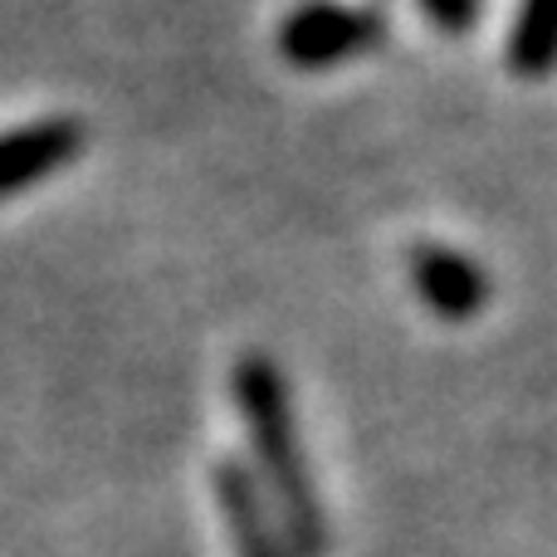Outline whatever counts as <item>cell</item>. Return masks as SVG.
<instances>
[{
	"label": "cell",
	"instance_id": "cell-1",
	"mask_svg": "<svg viewBox=\"0 0 557 557\" xmlns=\"http://www.w3.org/2000/svg\"><path fill=\"white\" fill-rule=\"evenodd\" d=\"M231 396L245 416V431H250L255 460H260L278 539H284L288 557H327V513H323V499H318L313 474H308L284 372L264 352L235 357Z\"/></svg>",
	"mask_w": 557,
	"mask_h": 557
},
{
	"label": "cell",
	"instance_id": "cell-2",
	"mask_svg": "<svg viewBox=\"0 0 557 557\" xmlns=\"http://www.w3.org/2000/svg\"><path fill=\"white\" fill-rule=\"evenodd\" d=\"M386 39V15L372 5H337V0H313L298 5L278 25V54L294 69H333L343 59H357Z\"/></svg>",
	"mask_w": 557,
	"mask_h": 557
},
{
	"label": "cell",
	"instance_id": "cell-3",
	"mask_svg": "<svg viewBox=\"0 0 557 557\" xmlns=\"http://www.w3.org/2000/svg\"><path fill=\"white\" fill-rule=\"evenodd\" d=\"M84 127L74 117H39L15 133H0V201L29 191L84 152Z\"/></svg>",
	"mask_w": 557,
	"mask_h": 557
},
{
	"label": "cell",
	"instance_id": "cell-4",
	"mask_svg": "<svg viewBox=\"0 0 557 557\" xmlns=\"http://www.w3.org/2000/svg\"><path fill=\"white\" fill-rule=\"evenodd\" d=\"M411 284L421 294V304L445 323H465V318L484 313V304H490V274L450 245H416Z\"/></svg>",
	"mask_w": 557,
	"mask_h": 557
},
{
	"label": "cell",
	"instance_id": "cell-5",
	"mask_svg": "<svg viewBox=\"0 0 557 557\" xmlns=\"http://www.w3.org/2000/svg\"><path fill=\"white\" fill-rule=\"evenodd\" d=\"M211 490H215V504H221L235 557H288L284 539H278V523L264 509V494L255 490V474L240 460L215 465Z\"/></svg>",
	"mask_w": 557,
	"mask_h": 557
},
{
	"label": "cell",
	"instance_id": "cell-6",
	"mask_svg": "<svg viewBox=\"0 0 557 557\" xmlns=\"http://www.w3.org/2000/svg\"><path fill=\"white\" fill-rule=\"evenodd\" d=\"M509 69L519 78H548L557 69V0H523L509 29Z\"/></svg>",
	"mask_w": 557,
	"mask_h": 557
},
{
	"label": "cell",
	"instance_id": "cell-7",
	"mask_svg": "<svg viewBox=\"0 0 557 557\" xmlns=\"http://www.w3.org/2000/svg\"><path fill=\"white\" fill-rule=\"evenodd\" d=\"M416 5L425 10V20H431L441 35H470V29L480 25L484 0H416Z\"/></svg>",
	"mask_w": 557,
	"mask_h": 557
}]
</instances>
